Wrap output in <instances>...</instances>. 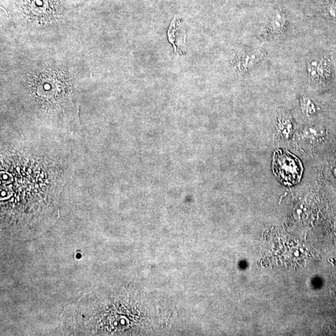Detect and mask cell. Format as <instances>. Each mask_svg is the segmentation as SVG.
I'll return each instance as SVG.
<instances>
[{
	"label": "cell",
	"mask_w": 336,
	"mask_h": 336,
	"mask_svg": "<svg viewBox=\"0 0 336 336\" xmlns=\"http://www.w3.org/2000/svg\"><path fill=\"white\" fill-rule=\"evenodd\" d=\"M273 170L278 179L288 186L298 182L303 173V167L298 158L282 150L274 153Z\"/></svg>",
	"instance_id": "obj_1"
},
{
	"label": "cell",
	"mask_w": 336,
	"mask_h": 336,
	"mask_svg": "<svg viewBox=\"0 0 336 336\" xmlns=\"http://www.w3.org/2000/svg\"><path fill=\"white\" fill-rule=\"evenodd\" d=\"M308 72L313 79L325 80L330 74V64L325 59L313 60L308 65Z\"/></svg>",
	"instance_id": "obj_2"
},
{
	"label": "cell",
	"mask_w": 336,
	"mask_h": 336,
	"mask_svg": "<svg viewBox=\"0 0 336 336\" xmlns=\"http://www.w3.org/2000/svg\"><path fill=\"white\" fill-rule=\"evenodd\" d=\"M286 25V17L282 10H277L270 19L267 26L268 32L274 36L283 33Z\"/></svg>",
	"instance_id": "obj_3"
},
{
	"label": "cell",
	"mask_w": 336,
	"mask_h": 336,
	"mask_svg": "<svg viewBox=\"0 0 336 336\" xmlns=\"http://www.w3.org/2000/svg\"><path fill=\"white\" fill-rule=\"evenodd\" d=\"M278 129L284 138L289 139L293 135V124L288 118H279L278 121Z\"/></svg>",
	"instance_id": "obj_4"
},
{
	"label": "cell",
	"mask_w": 336,
	"mask_h": 336,
	"mask_svg": "<svg viewBox=\"0 0 336 336\" xmlns=\"http://www.w3.org/2000/svg\"><path fill=\"white\" fill-rule=\"evenodd\" d=\"M302 109L304 113L308 115H313L317 111L315 103L309 99H304L301 103Z\"/></svg>",
	"instance_id": "obj_5"
},
{
	"label": "cell",
	"mask_w": 336,
	"mask_h": 336,
	"mask_svg": "<svg viewBox=\"0 0 336 336\" xmlns=\"http://www.w3.org/2000/svg\"><path fill=\"white\" fill-rule=\"evenodd\" d=\"M324 131L323 129L318 127H310L306 129L305 135L311 139H318L323 137L324 136Z\"/></svg>",
	"instance_id": "obj_6"
},
{
	"label": "cell",
	"mask_w": 336,
	"mask_h": 336,
	"mask_svg": "<svg viewBox=\"0 0 336 336\" xmlns=\"http://www.w3.org/2000/svg\"><path fill=\"white\" fill-rule=\"evenodd\" d=\"M325 13L331 18L336 19V3H330L326 6Z\"/></svg>",
	"instance_id": "obj_7"
},
{
	"label": "cell",
	"mask_w": 336,
	"mask_h": 336,
	"mask_svg": "<svg viewBox=\"0 0 336 336\" xmlns=\"http://www.w3.org/2000/svg\"><path fill=\"white\" fill-rule=\"evenodd\" d=\"M1 181L4 184H8L11 182L12 178L10 175L6 173V172H1Z\"/></svg>",
	"instance_id": "obj_8"
},
{
	"label": "cell",
	"mask_w": 336,
	"mask_h": 336,
	"mask_svg": "<svg viewBox=\"0 0 336 336\" xmlns=\"http://www.w3.org/2000/svg\"><path fill=\"white\" fill-rule=\"evenodd\" d=\"M335 176H336V169L335 170Z\"/></svg>",
	"instance_id": "obj_9"
}]
</instances>
